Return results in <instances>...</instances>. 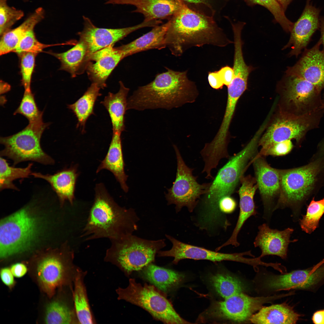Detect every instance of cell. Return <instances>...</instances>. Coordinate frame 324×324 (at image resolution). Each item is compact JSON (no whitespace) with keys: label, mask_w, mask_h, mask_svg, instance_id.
Instances as JSON below:
<instances>
[{"label":"cell","mask_w":324,"mask_h":324,"mask_svg":"<svg viewBox=\"0 0 324 324\" xmlns=\"http://www.w3.org/2000/svg\"><path fill=\"white\" fill-rule=\"evenodd\" d=\"M10 269L14 277L20 278L24 276L27 272V268L24 264L17 263L12 265Z\"/></svg>","instance_id":"50"},{"label":"cell","mask_w":324,"mask_h":324,"mask_svg":"<svg viewBox=\"0 0 324 324\" xmlns=\"http://www.w3.org/2000/svg\"><path fill=\"white\" fill-rule=\"evenodd\" d=\"M0 190L10 189L16 190L19 189L13 183L14 180L28 178L32 173V163L24 168H16L9 165L7 161L1 156L0 160Z\"/></svg>","instance_id":"37"},{"label":"cell","mask_w":324,"mask_h":324,"mask_svg":"<svg viewBox=\"0 0 324 324\" xmlns=\"http://www.w3.org/2000/svg\"><path fill=\"white\" fill-rule=\"evenodd\" d=\"M7 0H0V34L1 36L10 30L16 21L22 17L23 12L8 5Z\"/></svg>","instance_id":"42"},{"label":"cell","mask_w":324,"mask_h":324,"mask_svg":"<svg viewBox=\"0 0 324 324\" xmlns=\"http://www.w3.org/2000/svg\"><path fill=\"white\" fill-rule=\"evenodd\" d=\"M37 54L25 52L19 56L20 57L22 84L25 90L31 89L32 76L34 70L35 59Z\"/></svg>","instance_id":"44"},{"label":"cell","mask_w":324,"mask_h":324,"mask_svg":"<svg viewBox=\"0 0 324 324\" xmlns=\"http://www.w3.org/2000/svg\"><path fill=\"white\" fill-rule=\"evenodd\" d=\"M109 2L134 6L133 12L143 14L146 22L172 16L178 6V0H111Z\"/></svg>","instance_id":"26"},{"label":"cell","mask_w":324,"mask_h":324,"mask_svg":"<svg viewBox=\"0 0 324 324\" xmlns=\"http://www.w3.org/2000/svg\"><path fill=\"white\" fill-rule=\"evenodd\" d=\"M324 214V198L315 201L313 199L308 206L306 214L299 220L302 230L311 234L319 226L320 219Z\"/></svg>","instance_id":"39"},{"label":"cell","mask_w":324,"mask_h":324,"mask_svg":"<svg viewBox=\"0 0 324 324\" xmlns=\"http://www.w3.org/2000/svg\"><path fill=\"white\" fill-rule=\"evenodd\" d=\"M240 181L241 184L238 193L239 196V213L236 226L230 238L222 244L223 247L232 245L237 247L239 245L237 237L246 221L251 216L256 215L254 198L258 186L255 178L250 176L242 175Z\"/></svg>","instance_id":"24"},{"label":"cell","mask_w":324,"mask_h":324,"mask_svg":"<svg viewBox=\"0 0 324 324\" xmlns=\"http://www.w3.org/2000/svg\"><path fill=\"white\" fill-rule=\"evenodd\" d=\"M322 100H323V102H322V105L321 107V108L322 109H323V110L324 111V94H323V99H322Z\"/></svg>","instance_id":"57"},{"label":"cell","mask_w":324,"mask_h":324,"mask_svg":"<svg viewBox=\"0 0 324 324\" xmlns=\"http://www.w3.org/2000/svg\"><path fill=\"white\" fill-rule=\"evenodd\" d=\"M119 82L118 91L115 94L109 92L100 103L108 112L113 132L121 134L125 130L124 115L127 110V98L129 89L126 87L121 81Z\"/></svg>","instance_id":"29"},{"label":"cell","mask_w":324,"mask_h":324,"mask_svg":"<svg viewBox=\"0 0 324 324\" xmlns=\"http://www.w3.org/2000/svg\"><path fill=\"white\" fill-rule=\"evenodd\" d=\"M50 53L60 61V69L68 72L72 77L81 74L86 70L90 55L86 46L80 40L66 52Z\"/></svg>","instance_id":"30"},{"label":"cell","mask_w":324,"mask_h":324,"mask_svg":"<svg viewBox=\"0 0 324 324\" xmlns=\"http://www.w3.org/2000/svg\"><path fill=\"white\" fill-rule=\"evenodd\" d=\"M324 111L319 109L302 115L291 113L280 115L270 126L259 140L262 149L276 143L294 139L300 143L310 130L319 127Z\"/></svg>","instance_id":"11"},{"label":"cell","mask_w":324,"mask_h":324,"mask_svg":"<svg viewBox=\"0 0 324 324\" xmlns=\"http://www.w3.org/2000/svg\"><path fill=\"white\" fill-rule=\"evenodd\" d=\"M1 85H2V92H4V89H5V92H7L8 90L10 89V86L9 85L5 82H3V81L1 82Z\"/></svg>","instance_id":"55"},{"label":"cell","mask_w":324,"mask_h":324,"mask_svg":"<svg viewBox=\"0 0 324 324\" xmlns=\"http://www.w3.org/2000/svg\"><path fill=\"white\" fill-rule=\"evenodd\" d=\"M94 201L82 237L89 240L108 238L110 241L132 234L139 219L134 209L119 206L102 183L96 184Z\"/></svg>","instance_id":"3"},{"label":"cell","mask_w":324,"mask_h":324,"mask_svg":"<svg viewBox=\"0 0 324 324\" xmlns=\"http://www.w3.org/2000/svg\"><path fill=\"white\" fill-rule=\"evenodd\" d=\"M286 100L292 113L302 115L320 108L323 102L322 91L299 77L286 76Z\"/></svg>","instance_id":"15"},{"label":"cell","mask_w":324,"mask_h":324,"mask_svg":"<svg viewBox=\"0 0 324 324\" xmlns=\"http://www.w3.org/2000/svg\"><path fill=\"white\" fill-rule=\"evenodd\" d=\"M278 296L253 297L241 292L221 301L212 302L197 320L199 323H240L250 319L262 305Z\"/></svg>","instance_id":"9"},{"label":"cell","mask_w":324,"mask_h":324,"mask_svg":"<svg viewBox=\"0 0 324 324\" xmlns=\"http://www.w3.org/2000/svg\"><path fill=\"white\" fill-rule=\"evenodd\" d=\"M83 275L79 270L74 279L73 292L75 313L78 321L81 324H93V320L83 282Z\"/></svg>","instance_id":"35"},{"label":"cell","mask_w":324,"mask_h":324,"mask_svg":"<svg viewBox=\"0 0 324 324\" xmlns=\"http://www.w3.org/2000/svg\"><path fill=\"white\" fill-rule=\"evenodd\" d=\"M224 85L227 87L232 81L234 77V71L232 68L226 65L221 68L218 71Z\"/></svg>","instance_id":"47"},{"label":"cell","mask_w":324,"mask_h":324,"mask_svg":"<svg viewBox=\"0 0 324 324\" xmlns=\"http://www.w3.org/2000/svg\"><path fill=\"white\" fill-rule=\"evenodd\" d=\"M292 0H276L282 9L285 11L288 5Z\"/></svg>","instance_id":"53"},{"label":"cell","mask_w":324,"mask_h":324,"mask_svg":"<svg viewBox=\"0 0 324 324\" xmlns=\"http://www.w3.org/2000/svg\"><path fill=\"white\" fill-rule=\"evenodd\" d=\"M258 229L254 244L255 247H258L261 250L260 256L262 258L267 255H275L286 259L289 244L296 240L290 239L294 230L290 228L282 230L272 229L265 223L259 226Z\"/></svg>","instance_id":"22"},{"label":"cell","mask_w":324,"mask_h":324,"mask_svg":"<svg viewBox=\"0 0 324 324\" xmlns=\"http://www.w3.org/2000/svg\"><path fill=\"white\" fill-rule=\"evenodd\" d=\"M312 320L315 324H324V310L315 312L313 316Z\"/></svg>","instance_id":"51"},{"label":"cell","mask_w":324,"mask_h":324,"mask_svg":"<svg viewBox=\"0 0 324 324\" xmlns=\"http://www.w3.org/2000/svg\"><path fill=\"white\" fill-rule=\"evenodd\" d=\"M257 144L251 140L242 150L229 158L228 161L218 172L204 194L198 219L202 224L214 225L224 220L219 207L223 198L233 193L247 164L256 155Z\"/></svg>","instance_id":"4"},{"label":"cell","mask_w":324,"mask_h":324,"mask_svg":"<svg viewBox=\"0 0 324 324\" xmlns=\"http://www.w3.org/2000/svg\"><path fill=\"white\" fill-rule=\"evenodd\" d=\"M320 144L322 149L324 151V137L320 141Z\"/></svg>","instance_id":"56"},{"label":"cell","mask_w":324,"mask_h":324,"mask_svg":"<svg viewBox=\"0 0 324 324\" xmlns=\"http://www.w3.org/2000/svg\"><path fill=\"white\" fill-rule=\"evenodd\" d=\"M319 13V10L308 0L302 15L293 24L289 42L283 48L291 47L290 56L297 57L307 48L312 36L320 27Z\"/></svg>","instance_id":"20"},{"label":"cell","mask_w":324,"mask_h":324,"mask_svg":"<svg viewBox=\"0 0 324 324\" xmlns=\"http://www.w3.org/2000/svg\"><path fill=\"white\" fill-rule=\"evenodd\" d=\"M252 162L263 204V217L268 220L275 211L274 199L280 194L281 170L271 167L262 156L253 159Z\"/></svg>","instance_id":"17"},{"label":"cell","mask_w":324,"mask_h":324,"mask_svg":"<svg viewBox=\"0 0 324 324\" xmlns=\"http://www.w3.org/2000/svg\"><path fill=\"white\" fill-rule=\"evenodd\" d=\"M293 147V145L291 140H286L274 144L266 148L261 149L254 159L263 156L284 155L289 153Z\"/></svg>","instance_id":"45"},{"label":"cell","mask_w":324,"mask_h":324,"mask_svg":"<svg viewBox=\"0 0 324 324\" xmlns=\"http://www.w3.org/2000/svg\"><path fill=\"white\" fill-rule=\"evenodd\" d=\"M250 5L259 4L268 9L275 20L287 32H291L294 23L286 16L284 11L276 0H246Z\"/></svg>","instance_id":"41"},{"label":"cell","mask_w":324,"mask_h":324,"mask_svg":"<svg viewBox=\"0 0 324 324\" xmlns=\"http://www.w3.org/2000/svg\"><path fill=\"white\" fill-rule=\"evenodd\" d=\"M110 45L90 55L86 71L92 83L101 88L106 87V82L119 63L125 57L118 47Z\"/></svg>","instance_id":"21"},{"label":"cell","mask_w":324,"mask_h":324,"mask_svg":"<svg viewBox=\"0 0 324 324\" xmlns=\"http://www.w3.org/2000/svg\"><path fill=\"white\" fill-rule=\"evenodd\" d=\"M53 45L43 44L39 42L36 38L34 29H32L25 34L13 52L19 55L25 52L37 54L44 49Z\"/></svg>","instance_id":"43"},{"label":"cell","mask_w":324,"mask_h":324,"mask_svg":"<svg viewBox=\"0 0 324 324\" xmlns=\"http://www.w3.org/2000/svg\"><path fill=\"white\" fill-rule=\"evenodd\" d=\"M121 135V133L113 132L107 153L98 168L96 173L103 169L110 171L119 182L122 190L127 192L128 189L126 184L128 176L124 171Z\"/></svg>","instance_id":"27"},{"label":"cell","mask_w":324,"mask_h":324,"mask_svg":"<svg viewBox=\"0 0 324 324\" xmlns=\"http://www.w3.org/2000/svg\"><path fill=\"white\" fill-rule=\"evenodd\" d=\"M31 175L47 181L56 194L62 205L66 201L72 205L73 204L75 184L78 176L76 166L64 169L53 175L33 172Z\"/></svg>","instance_id":"25"},{"label":"cell","mask_w":324,"mask_h":324,"mask_svg":"<svg viewBox=\"0 0 324 324\" xmlns=\"http://www.w3.org/2000/svg\"><path fill=\"white\" fill-rule=\"evenodd\" d=\"M184 2H186L189 3L194 4H205L209 8L210 5L208 4L207 0H182Z\"/></svg>","instance_id":"54"},{"label":"cell","mask_w":324,"mask_h":324,"mask_svg":"<svg viewBox=\"0 0 324 324\" xmlns=\"http://www.w3.org/2000/svg\"><path fill=\"white\" fill-rule=\"evenodd\" d=\"M324 167V160L319 158L300 167L281 170L280 192L275 210L290 207L292 217H297Z\"/></svg>","instance_id":"6"},{"label":"cell","mask_w":324,"mask_h":324,"mask_svg":"<svg viewBox=\"0 0 324 324\" xmlns=\"http://www.w3.org/2000/svg\"><path fill=\"white\" fill-rule=\"evenodd\" d=\"M44 10L42 8H39L19 26L3 34L0 42V55L13 52L25 34L34 29L35 26L44 19Z\"/></svg>","instance_id":"33"},{"label":"cell","mask_w":324,"mask_h":324,"mask_svg":"<svg viewBox=\"0 0 324 324\" xmlns=\"http://www.w3.org/2000/svg\"><path fill=\"white\" fill-rule=\"evenodd\" d=\"M178 2L166 35V47L172 55L180 56L194 47L210 45L224 47L233 43L218 26L214 13L208 16L191 9L182 0Z\"/></svg>","instance_id":"1"},{"label":"cell","mask_w":324,"mask_h":324,"mask_svg":"<svg viewBox=\"0 0 324 324\" xmlns=\"http://www.w3.org/2000/svg\"><path fill=\"white\" fill-rule=\"evenodd\" d=\"M110 241L104 260L128 275L154 262L156 254L166 245L164 239L147 240L132 234Z\"/></svg>","instance_id":"5"},{"label":"cell","mask_w":324,"mask_h":324,"mask_svg":"<svg viewBox=\"0 0 324 324\" xmlns=\"http://www.w3.org/2000/svg\"><path fill=\"white\" fill-rule=\"evenodd\" d=\"M170 21L157 26L150 31L131 42L118 47L125 57L138 52L152 49L161 50L166 47V35Z\"/></svg>","instance_id":"28"},{"label":"cell","mask_w":324,"mask_h":324,"mask_svg":"<svg viewBox=\"0 0 324 324\" xmlns=\"http://www.w3.org/2000/svg\"><path fill=\"white\" fill-rule=\"evenodd\" d=\"M49 125L42 118L29 122L25 128L14 135L1 137L0 143L4 148L0 152V156L12 160L14 166L28 161L53 165L54 160L43 150L40 143L42 134Z\"/></svg>","instance_id":"7"},{"label":"cell","mask_w":324,"mask_h":324,"mask_svg":"<svg viewBox=\"0 0 324 324\" xmlns=\"http://www.w3.org/2000/svg\"><path fill=\"white\" fill-rule=\"evenodd\" d=\"M236 206L235 200L230 196L223 198L219 203V210L223 214L232 213L235 210Z\"/></svg>","instance_id":"46"},{"label":"cell","mask_w":324,"mask_h":324,"mask_svg":"<svg viewBox=\"0 0 324 324\" xmlns=\"http://www.w3.org/2000/svg\"><path fill=\"white\" fill-rule=\"evenodd\" d=\"M165 236L172 243V247L169 250H160L157 254L158 256L173 257L174 260L172 262L175 264H178L181 260L185 259L206 260L213 262L230 261L251 265L255 263L254 258H248L244 257L245 255L254 256L250 250L232 254L222 253L183 243L169 235H166Z\"/></svg>","instance_id":"14"},{"label":"cell","mask_w":324,"mask_h":324,"mask_svg":"<svg viewBox=\"0 0 324 324\" xmlns=\"http://www.w3.org/2000/svg\"><path fill=\"white\" fill-rule=\"evenodd\" d=\"M228 96L226 110L220 126L214 139L206 144L204 149L211 157L221 159L228 157V130L236 105L242 93L238 91L227 88Z\"/></svg>","instance_id":"23"},{"label":"cell","mask_w":324,"mask_h":324,"mask_svg":"<svg viewBox=\"0 0 324 324\" xmlns=\"http://www.w3.org/2000/svg\"><path fill=\"white\" fill-rule=\"evenodd\" d=\"M320 28L321 45L323 46L322 50L324 52V17L321 19L320 22Z\"/></svg>","instance_id":"52"},{"label":"cell","mask_w":324,"mask_h":324,"mask_svg":"<svg viewBox=\"0 0 324 324\" xmlns=\"http://www.w3.org/2000/svg\"><path fill=\"white\" fill-rule=\"evenodd\" d=\"M173 147L177 160L176 177L172 186L168 189L166 198L168 205H175L177 212L184 207L192 212L200 196L208 192L211 183L199 184L197 177L193 175L194 169L187 166L177 146L173 145Z\"/></svg>","instance_id":"12"},{"label":"cell","mask_w":324,"mask_h":324,"mask_svg":"<svg viewBox=\"0 0 324 324\" xmlns=\"http://www.w3.org/2000/svg\"><path fill=\"white\" fill-rule=\"evenodd\" d=\"M324 280V262L310 269L298 270L281 275L269 276L265 285L274 290L311 289Z\"/></svg>","instance_id":"19"},{"label":"cell","mask_w":324,"mask_h":324,"mask_svg":"<svg viewBox=\"0 0 324 324\" xmlns=\"http://www.w3.org/2000/svg\"><path fill=\"white\" fill-rule=\"evenodd\" d=\"M74 314L64 303L53 301L46 307L44 321L47 324L74 323L76 322Z\"/></svg>","instance_id":"38"},{"label":"cell","mask_w":324,"mask_h":324,"mask_svg":"<svg viewBox=\"0 0 324 324\" xmlns=\"http://www.w3.org/2000/svg\"><path fill=\"white\" fill-rule=\"evenodd\" d=\"M300 315L285 303L261 308L250 319L254 324H295Z\"/></svg>","instance_id":"32"},{"label":"cell","mask_w":324,"mask_h":324,"mask_svg":"<svg viewBox=\"0 0 324 324\" xmlns=\"http://www.w3.org/2000/svg\"><path fill=\"white\" fill-rule=\"evenodd\" d=\"M14 275L10 268L4 267L0 271L1 278L3 283L10 288H11L14 284L15 280Z\"/></svg>","instance_id":"48"},{"label":"cell","mask_w":324,"mask_h":324,"mask_svg":"<svg viewBox=\"0 0 324 324\" xmlns=\"http://www.w3.org/2000/svg\"><path fill=\"white\" fill-rule=\"evenodd\" d=\"M101 88L96 83H92L83 94L74 103L68 105L76 116L78 123L77 127H79L82 132H84L86 122L92 114H94V109L98 97L101 95Z\"/></svg>","instance_id":"34"},{"label":"cell","mask_w":324,"mask_h":324,"mask_svg":"<svg viewBox=\"0 0 324 324\" xmlns=\"http://www.w3.org/2000/svg\"><path fill=\"white\" fill-rule=\"evenodd\" d=\"M321 45L320 39L312 48L304 49L297 62L287 68L286 76L301 77L321 91L324 90V52L320 49Z\"/></svg>","instance_id":"18"},{"label":"cell","mask_w":324,"mask_h":324,"mask_svg":"<svg viewBox=\"0 0 324 324\" xmlns=\"http://www.w3.org/2000/svg\"><path fill=\"white\" fill-rule=\"evenodd\" d=\"M166 68V71L158 74L152 81L134 92L127 99V110H170L195 101L198 91L195 82L188 79L187 70Z\"/></svg>","instance_id":"2"},{"label":"cell","mask_w":324,"mask_h":324,"mask_svg":"<svg viewBox=\"0 0 324 324\" xmlns=\"http://www.w3.org/2000/svg\"><path fill=\"white\" fill-rule=\"evenodd\" d=\"M26 208L2 219L0 226V255L4 258L30 245L38 230L36 218Z\"/></svg>","instance_id":"10"},{"label":"cell","mask_w":324,"mask_h":324,"mask_svg":"<svg viewBox=\"0 0 324 324\" xmlns=\"http://www.w3.org/2000/svg\"><path fill=\"white\" fill-rule=\"evenodd\" d=\"M208 280L216 293L224 299L243 292V290L240 280L228 274L218 273L212 274Z\"/></svg>","instance_id":"36"},{"label":"cell","mask_w":324,"mask_h":324,"mask_svg":"<svg viewBox=\"0 0 324 324\" xmlns=\"http://www.w3.org/2000/svg\"><path fill=\"white\" fill-rule=\"evenodd\" d=\"M43 112L40 111L37 105L34 94L31 90H25L19 105L14 115L20 114L28 120L33 122L42 118Z\"/></svg>","instance_id":"40"},{"label":"cell","mask_w":324,"mask_h":324,"mask_svg":"<svg viewBox=\"0 0 324 324\" xmlns=\"http://www.w3.org/2000/svg\"><path fill=\"white\" fill-rule=\"evenodd\" d=\"M74 257L73 250L67 246L62 254L46 256L38 263L36 277L42 289L48 295H52L57 288L70 278H74L77 272L74 274L72 271L75 267Z\"/></svg>","instance_id":"13"},{"label":"cell","mask_w":324,"mask_h":324,"mask_svg":"<svg viewBox=\"0 0 324 324\" xmlns=\"http://www.w3.org/2000/svg\"><path fill=\"white\" fill-rule=\"evenodd\" d=\"M144 278L163 293L170 292L179 286L184 275L172 269L160 267L152 263L143 269Z\"/></svg>","instance_id":"31"},{"label":"cell","mask_w":324,"mask_h":324,"mask_svg":"<svg viewBox=\"0 0 324 324\" xmlns=\"http://www.w3.org/2000/svg\"><path fill=\"white\" fill-rule=\"evenodd\" d=\"M119 300H124L148 311L156 320L165 324L191 323L182 318L170 302L154 285H142L130 278L125 288L116 290Z\"/></svg>","instance_id":"8"},{"label":"cell","mask_w":324,"mask_h":324,"mask_svg":"<svg viewBox=\"0 0 324 324\" xmlns=\"http://www.w3.org/2000/svg\"><path fill=\"white\" fill-rule=\"evenodd\" d=\"M84 27L79 32V40L86 46L90 55L109 46L114 45L133 32L141 28L154 27V21H143L135 26L119 28H98L88 18L83 17Z\"/></svg>","instance_id":"16"},{"label":"cell","mask_w":324,"mask_h":324,"mask_svg":"<svg viewBox=\"0 0 324 324\" xmlns=\"http://www.w3.org/2000/svg\"><path fill=\"white\" fill-rule=\"evenodd\" d=\"M208 79L209 85L214 89H218L223 88L224 84L218 71L209 72Z\"/></svg>","instance_id":"49"}]
</instances>
